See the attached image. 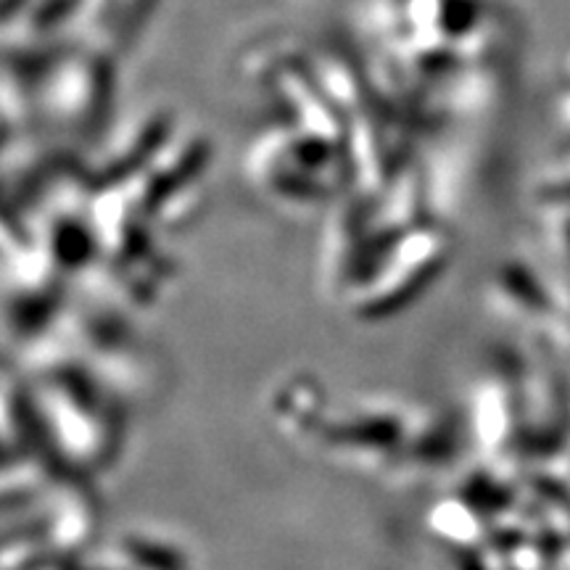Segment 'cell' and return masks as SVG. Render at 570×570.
Listing matches in <instances>:
<instances>
[{
    "label": "cell",
    "instance_id": "6da1fadb",
    "mask_svg": "<svg viewBox=\"0 0 570 570\" xmlns=\"http://www.w3.org/2000/svg\"><path fill=\"white\" fill-rule=\"evenodd\" d=\"M446 244L439 235H412L362 283V296H354V312L362 320H386L436 281L446 267Z\"/></svg>",
    "mask_w": 570,
    "mask_h": 570
},
{
    "label": "cell",
    "instance_id": "7a4b0ae2",
    "mask_svg": "<svg viewBox=\"0 0 570 570\" xmlns=\"http://www.w3.org/2000/svg\"><path fill=\"white\" fill-rule=\"evenodd\" d=\"M407 412L389 402H365L344 423L323 428L325 446L352 465L386 462L404 449L412 433Z\"/></svg>",
    "mask_w": 570,
    "mask_h": 570
},
{
    "label": "cell",
    "instance_id": "52a82bcc",
    "mask_svg": "<svg viewBox=\"0 0 570 570\" xmlns=\"http://www.w3.org/2000/svg\"><path fill=\"white\" fill-rule=\"evenodd\" d=\"M550 470H552V473L562 475V479H566V481H570V436H568V444H566V449H562V454L558 458V462H554Z\"/></svg>",
    "mask_w": 570,
    "mask_h": 570
},
{
    "label": "cell",
    "instance_id": "9c48e42d",
    "mask_svg": "<svg viewBox=\"0 0 570 570\" xmlns=\"http://www.w3.org/2000/svg\"><path fill=\"white\" fill-rule=\"evenodd\" d=\"M568 483H570V481H568Z\"/></svg>",
    "mask_w": 570,
    "mask_h": 570
},
{
    "label": "cell",
    "instance_id": "5b68a950",
    "mask_svg": "<svg viewBox=\"0 0 570 570\" xmlns=\"http://www.w3.org/2000/svg\"><path fill=\"white\" fill-rule=\"evenodd\" d=\"M273 412L277 425L298 439L312 436L315 428L320 431L325 425L320 423L323 420V394H320V386L312 383V377H294V383H288L277 399H273Z\"/></svg>",
    "mask_w": 570,
    "mask_h": 570
},
{
    "label": "cell",
    "instance_id": "8992f818",
    "mask_svg": "<svg viewBox=\"0 0 570 570\" xmlns=\"http://www.w3.org/2000/svg\"><path fill=\"white\" fill-rule=\"evenodd\" d=\"M439 515L433 518V525H436V531L441 537L458 541V544H475V541L481 539L483 533V520H481V512L475 508L473 502L465 497L454 499V502H446V504H439Z\"/></svg>",
    "mask_w": 570,
    "mask_h": 570
},
{
    "label": "cell",
    "instance_id": "3957f363",
    "mask_svg": "<svg viewBox=\"0 0 570 570\" xmlns=\"http://www.w3.org/2000/svg\"><path fill=\"white\" fill-rule=\"evenodd\" d=\"M473 436L491 465H502L520 446V389L508 375L483 381L473 396Z\"/></svg>",
    "mask_w": 570,
    "mask_h": 570
},
{
    "label": "cell",
    "instance_id": "ba28073f",
    "mask_svg": "<svg viewBox=\"0 0 570 570\" xmlns=\"http://www.w3.org/2000/svg\"><path fill=\"white\" fill-rule=\"evenodd\" d=\"M554 570H570V544L562 547L558 562H554Z\"/></svg>",
    "mask_w": 570,
    "mask_h": 570
},
{
    "label": "cell",
    "instance_id": "277c9868",
    "mask_svg": "<svg viewBox=\"0 0 570 570\" xmlns=\"http://www.w3.org/2000/svg\"><path fill=\"white\" fill-rule=\"evenodd\" d=\"M491 298L508 317L533 325L537 331L547 333L550 341L554 338L560 315L547 275H537L529 267L508 265L491 283Z\"/></svg>",
    "mask_w": 570,
    "mask_h": 570
}]
</instances>
